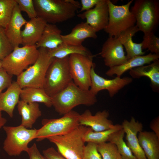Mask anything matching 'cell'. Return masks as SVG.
Returning <instances> with one entry per match:
<instances>
[{
    "instance_id": "1",
    "label": "cell",
    "mask_w": 159,
    "mask_h": 159,
    "mask_svg": "<svg viewBox=\"0 0 159 159\" xmlns=\"http://www.w3.org/2000/svg\"><path fill=\"white\" fill-rule=\"evenodd\" d=\"M37 17L48 24H55L73 18L80 8L74 0H33Z\"/></svg>"
},
{
    "instance_id": "2",
    "label": "cell",
    "mask_w": 159,
    "mask_h": 159,
    "mask_svg": "<svg viewBox=\"0 0 159 159\" xmlns=\"http://www.w3.org/2000/svg\"><path fill=\"white\" fill-rule=\"evenodd\" d=\"M51 98L52 106L56 111L61 115L72 110L77 106H91L97 102L96 95L90 90H85L81 89L73 81Z\"/></svg>"
},
{
    "instance_id": "3",
    "label": "cell",
    "mask_w": 159,
    "mask_h": 159,
    "mask_svg": "<svg viewBox=\"0 0 159 159\" xmlns=\"http://www.w3.org/2000/svg\"><path fill=\"white\" fill-rule=\"evenodd\" d=\"M90 127L79 125L65 134L47 139L54 144L57 151L67 159H83L85 143L84 137Z\"/></svg>"
},
{
    "instance_id": "4",
    "label": "cell",
    "mask_w": 159,
    "mask_h": 159,
    "mask_svg": "<svg viewBox=\"0 0 159 159\" xmlns=\"http://www.w3.org/2000/svg\"><path fill=\"white\" fill-rule=\"evenodd\" d=\"M69 56L54 58L47 71L42 88L52 97L64 89L72 81L69 68Z\"/></svg>"
},
{
    "instance_id": "5",
    "label": "cell",
    "mask_w": 159,
    "mask_h": 159,
    "mask_svg": "<svg viewBox=\"0 0 159 159\" xmlns=\"http://www.w3.org/2000/svg\"><path fill=\"white\" fill-rule=\"evenodd\" d=\"M135 25L144 34L154 32L159 23V2L157 0H136L130 10Z\"/></svg>"
},
{
    "instance_id": "6",
    "label": "cell",
    "mask_w": 159,
    "mask_h": 159,
    "mask_svg": "<svg viewBox=\"0 0 159 159\" xmlns=\"http://www.w3.org/2000/svg\"><path fill=\"white\" fill-rule=\"evenodd\" d=\"M38 49L39 55L35 62L17 77L16 81L21 89L43 87L47 71L53 58L50 56L48 49Z\"/></svg>"
},
{
    "instance_id": "7",
    "label": "cell",
    "mask_w": 159,
    "mask_h": 159,
    "mask_svg": "<svg viewBox=\"0 0 159 159\" xmlns=\"http://www.w3.org/2000/svg\"><path fill=\"white\" fill-rule=\"evenodd\" d=\"M39 54L36 45L16 47L2 60V68L10 75L17 77L35 62Z\"/></svg>"
},
{
    "instance_id": "8",
    "label": "cell",
    "mask_w": 159,
    "mask_h": 159,
    "mask_svg": "<svg viewBox=\"0 0 159 159\" xmlns=\"http://www.w3.org/2000/svg\"><path fill=\"white\" fill-rule=\"evenodd\" d=\"M80 115L72 110L59 118L43 119L42 126L37 130L36 140L41 141L50 137L69 132L79 125Z\"/></svg>"
},
{
    "instance_id": "9",
    "label": "cell",
    "mask_w": 159,
    "mask_h": 159,
    "mask_svg": "<svg viewBox=\"0 0 159 159\" xmlns=\"http://www.w3.org/2000/svg\"><path fill=\"white\" fill-rule=\"evenodd\" d=\"M6 132L3 149L10 156L19 155L23 152H26L29 143L36 138L37 130L27 128L21 125L17 126H4Z\"/></svg>"
},
{
    "instance_id": "10",
    "label": "cell",
    "mask_w": 159,
    "mask_h": 159,
    "mask_svg": "<svg viewBox=\"0 0 159 159\" xmlns=\"http://www.w3.org/2000/svg\"><path fill=\"white\" fill-rule=\"evenodd\" d=\"M133 1L132 0L124 5L119 6L107 0L109 21L104 30L109 37H117L122 32L135 25V17L130 9Z\"/></svg>"
},
{
    "instance_id": "11",
    "label": "cell",
    "mask_w": 159,
    "mask_h": 159,
    "mask_svg": "<svg viewBox=\"0 0 159 159\" xmlns=\"http://www.w3.org/2000/svg\"><path fill=\"white\" fill-rule=\"evenodd\" d=\"M94 56L77 54L69 56V70L72 81L84 90H89L91 85V71L95 66L92 62Z\"/></svg>"
},
{
    "instance_id": "12",
    "label": "cell",
    "mask_w": 159,
    "mask_h": 159,
    "mask_svg": "<svg viewBox=\"0 0 159 159\" xmlns=\"http://www.w3.org/2000/svg\"><path fill=\"white\" fill-rule=\"evenodd\" d=\"M95 66L91 71V85L90 90L96 95L100 91L106 90L110 96L113 97L119 91L125 86L132 82V78L128 77L123 78L116 77L112 79H107L97 74L95 70Z\"/></svg>"
},
{
    "instance_id": "13",
    "label": "cell",
    "mask_w": 159,
    "mask_h": 159,
    "mask_svg": "<svg viewBox=\"0 0 159 159\" xmlns=\"http://www.w3.org/2000/svg\"><path fill=\"white\" fill-rule=\"evenodd\" d=\"M105 64L109 68L120 65L128 59L123 47L117 37H109L103 43L100 53Z\"/></svg>"
},
{
    "instance_id": "14",
    "label": "cell",
    "mask_w": 159,
    "mask_h": 159,
    "mask_svg": "<svg viewBox=\"0 0 159 159\" xmlns=\"http://www.w3.org/2000/svg\"><path fill=\"white\" fill-rule=\"evenodd\" d=\"M77 16L82 19H86V22L96 32L104 30L109 21L107 0H100L94 8L79 14Z\"/></svg>"
},
{
    "instance_id": "15",
    "label": "cell",
    "mask_w": 159,
    "mask_h": 159,
    "mask_svg": "<svg viewBox=\"0 0 159 159\" xmlns=\"http://www.w3.org/2000/svg\"><path fill=\"white\" fill-rule=\"evenodd\" d=\"M126 134V144L137 159H147L139 143L137 135L143 131L142 124L133 117L130 121L125 120L121 125Z\"/></svg>"
},
{
    "instance_id": "16",
    "label": "cell",
    "mask_w": 159,
    "mask_h": 159,
    "mask_svg": "<svg viewBox=\"0 0 159 159\" xmlns=\"http://www.w3.org/2000/svg\"><path fill=\"white\" fill-rule=\"evenodd\" d=\"M109 112L106 110L97 112L93 115L90 110H86L79 118V125L90 127L93 131L99 132L116 127L118 124L114 125L108 119Z\"/></svg>"
},
{
    "instance_id": "17",
    "label": "cell",
    "mask_w": 159,
    "mask_h": 159,
    "mask_svg": "<svg viewBox=\"0 0 159 159\" xmlns=\"http://www.w3.org/2000/svg\"><path fill=\"white\" fill-rule=\"evenodd\" d=\"M47 24L38 17L27 21L21 32L22 44L23 46L36 45L40 40Z\"/></svg>"
},
{
    "instance_id": "18",
    "label": "cell",
    "mask_w": 159,
    "mask_h": 159,
    "mask_svg": "<svg viewBox=\"0 0 159 159\" xmlns=\"http://www.w3.org/2000/svg\"><path fill=\"white\" fill-rule=\"evenodd\" d=\"M26 22L17 4L9 22L4 28L6 35L14 48L22 44L21 29Z\"/></svg>"
},
{
    "instance_id": "19",
    "label": "cell",
    "mask_w": 159,
    "mask_h": 159,
    "mask_svg": "<svg viewBox=\"0 0 159 159\" xmlns=\"http://www.w3.org/2000/svg\"><path fill=\"white\" fill-rule=\"evenodd\" d=\"M159 58V55L151 53L146 55L136 56L128 59L122 64L109 68L106 74L110 77L116 74L117 77H121L122 74L127 71L150 64Z\"/></svg>"
},
{
    "instance_id": "20",
    "label": "cell",
    "mask_w": 159,
    "mask_h": 159,
    "mask_svg": "<svg viewBox=\"0 0 159 159\" xmlns=\"http://www.w3.org/2000/svg\"><path fill=\"white\" fill-rule=\"evenodd\" d=\"M96 32L86 22H82L77 24L71 32L67 34L62 35L64 43L74 45H82L86 39H94L97 37Z\"/></svg>"
},
{
    "instance_id": "21",
    "label": "cell",
    "mask_w": 159,
    "mask_h": 159,
    "mask_svg": "<svg viewBox=\"0 0 159 159\" xmlns=\"http://www.w3.org/2000/svg\"><path fill=\"white\" fill-rule=\"evenodd\" d=\"M22 89L16 81L12 82L6 91L0 94V112L4 111L12 118L15 106L19 101Z\"/></svg>"
},
{
    "instance_id": "22",
    "label": "cell",
    "mask_w": 159,
    "mask_h": 159,
    "mask_svg": "<svg viewBox=\"0 0 159 159\" xmlns=\"http://www.w3.org/2000/svg\"><path fill=\"white\" fill-rule=\"evenodd\" d=\"M129 74L133 78L143 76L150 81V87L153 91L159 90V60L157 59L149 64L137 67L130 70Z\"/></svg>"
},
{
    "instance_id": "23",
    "label": "cell",
    "mask_w": 159,
    "mask_h": 159,
    "mask_svg": "<svg viewBox=\"0 0 159 159\" xmlns=\"http://www.w3.org/2000/svg\"><path fill=\"white\" fill-rule=\"evenodd\" d=\"M138 137L147 159H159V138L154 132L142 131Z\"/></svg>"
},
{
    "instance_id": "24",
    "label": "cell",
    "mask_w": 159,
    "mask_h": 159,
    "mask_svg": "<svg viewBox=\"0 0 159 159\" xmlns=\"http://www.w3.org/2000/svg\"><path fill=\"white\" fill-rule=\"evenodd\" d=\"M62 31L55 24H47L40 40L36 44L38 49H55L63 43Z\"/></svg>"
},
{
    "instance_id": "25",
    "label": "cell",
    "mask_w": 159,
    "mask_h": 159,
    "mask_svg": "<svg viewBox=\"0 0 159 159\" xmlns=\"http://www.w3.org/2000/svg\"><path fill=\"white\" fill-rule=\"evenodd\" d=\"M139 31L138 27L135 25L122 32L117 37L125 47L128 59L145 54V52L143 51L141 43H135L132 40L133 36Z\"/></svg>"
},
{
    "instance_id": "26",
    "label": "cell",
    "mask_w": 159,
    "mask_h": 159,
    "mask_svg": "<svg viewBox=\"0 0 159 159\" xmlns=\"http://www.w3.org/2000/svg\"><path fill=\"white\" fill-rule=\"evenodd\" d=\"M19 113L21 117V125L31 129L37 120L42 115L38 103H27L20 100L17 104Z\"/></svg>"
},
{
    "instance_id": "27",
    "label": "cell",
    "mask_w": 159,
    "mask_h": 159,
    "mask_svg": "<svg viewBox=\"0 0 159 159\" xmlns=\"http://www.w3.org/2000/svg\"><path fill=\"white\" fill-rule=\"evenodd\" d=\"M20 98L21 100L27 103L40 102L48 107L52 106L51 97L43 88L26 87L22 88Z\"/></svg>"
},
{
    "instance_id": "28",
    "label": "cell",
    "mask_w": 159,
    "mask_h": 159,
    "mask_svg": "<svg viewBox=\"0 0 159 159\" xmlns=\"http://www.w3.org/2000/svg\"><path fill=\"white\" fill-rule=\"evenodd\" d=\"M48 52L51 57L58 59L63 58L74 54L87 56L93 55L90 51L82 45L77 46L64 43L55 49H48Z\"/></svg>"
},
{
    "instance_id": "29",
    "label": "cell",
    "mask_w": 159,
    "mask_h": 159,
    "mask_svg": "<svg viewBox=\"0 0 159 159\" xmlns=\"http://www.w3.org/2000/svg\"><path fill=\"white\" fill-rule=\"evenodd\" d=\"M125 134L122 128L111 135L107 142L116 146L122 159H137L124 140Z\"/></svg>"
},
{
    "instance_id": "30",
    "label": "cell",
    "mask_w": 159,
    "mask_h": 159,
    "mask_svg": "<svg viewBox=\"0 0 159 159\" xmlns=\"http://www.w3.org/2000/svg\"><path fill=\"white\" fill-rule=\"evenodd\" d=\"M122 129L121 125L118 124L113 128L99 132H95L90 127L85 134L84 140L85 142L92 143L97 145L107 142L111 135Z\"/></svg>"
},
{
    "instance_id": "31",
    "label": "cell",
    "mask_w": 159,
    "mask_h": 159,
    "mask_svg": "<svg viewBox=\"0 0 159 159\" xmlns=\"http://www.w3.org/2000/svg\"><path fill=\"white\" fill-rule=\"evenodd\" d=\"M16 4V0H0V27H6Z\"/></svg>"
},
{
    "instance_id": "32",
    "label": "cell",
    "mask_w": 159,
    "mask_h": 159,
    "mask_svg": "<svg viewBox=\"0 0 159 159\" xmlns=\"http://www.w3.org/2000/svg\"><path fill=\"white\" fill-rule=\"evenodd\" d=\"M97 149L102 159H122L116 146L108 142L97 145Z\"/></svg>"
},
{
    "instance_id": "33",
    "label": "cell",
    "mask_w": 159,
    "mask_h": 159,
    "mask_svg": "<svg viewBox=\"0 0 159 159\" xmlns=\"http://www.w3.org/2000/svg\"><path fill=\"white\" fill-rule=\"evenodd\" d=\"M142 49H147L151 53L159 55V38L151 32L144 34L141 42Z\"/></svg>"
},
{
    "instance_id": "34",
    "label": "cell",
    "mask_w": 159,
    "mask_h": 159,
    "mask_svg": "<svg viewBox=\"0 0 159 159\" xmlns=\"http://www.w3.org/2000/svg\"><path fill=\"white\" fill-rule=\"evenodd\" d=\"M14 48L6 35L4 28L0 27V60L2 61Z\"/></svg>"
},
{
    "instance_id": "35",
    "label": "cell",
    "mask_w": 159,
    "mask_h": 159,
    "mask_svg": "<svg viewBox=\"0 0 159 159\" xmlns=\"http://www.w3.org/2000/svg\"><path fill=\"white\" fill-rule=\"evenodd\" d=\"M21 11L25 12L30 19L37 17L33 0H16Z\"/></svg>"
},
{
    "instance_id": "36",
    "label": "cell",
    "mask_w": 159,
    "mask_h": 159,
    "mask_svg": "<svg viewBox=\"0 0 159 159\" xmlns=\"http://www.w3.org/2000/svg\"><path fill=\"white\" fill-rule=\"evenodd\" d=\"M97 146L95 143H88L85 147L83 159H102Z\"/></svg>"
},
{
    "instance_id": "37",
    "label": "cell",
    "mask_w": 159,
    "mask_h": 159,
    "mask_svg": "<svg viewBox=\"0 0 159 159\" xmlns=\"http://www.w3.org/2000/svg\"><path fill=\"white\" fill-rule=\"evenodd\" d=\"M12 77L2 68L0 69V94L11 84Z\"/></svg>"
},
{
    "instance_id": "38",
    "label": "cell",
    "mask_w": 159,
    "mask_h": 159,
    "mask_svg": "<svg viewBox=\"0 0 159 159\" xmlns=\"http://www.w3.org/2000/svg\"><path fill=\"white\" fill-rule=\"evenodd\" d=\"M42 153L47 159H67L52 147L43 150Z\"/></svg>"
},
{
    "instance_id": "39",
    "label": "cell",
    "mask_w": 159,
    "mask_h": 159,
    "mask_svg": "<svg viewBox=\"0 0 159 159\" xmlns=\"http://www.w3.org/2000/svg\"><path fill=\"white\" fill-rule=\"evenodd\" d=\"M26 153L28 155L29 159H47L40 153L35 143L29 147Z\"/></svg>"
},
{
    "instance_id": "40",
    "label": "cell",
    "mask_w": 159,
    "mask_h": 159,
    "mask_svg": "<svg viewBox=\"0 0 159 159\" xmlns=\"http://www.w3.org/2000/svg\"><path fill=\"white\" fill-rule=\"evenodd\" d=\"M100 0H81L79 12L86 11L93 8Z\"/></svg>"
},
{
    "instance_id": "41",
    "label": "cell",
    "mask_w": 159,
    "mask_h": 159,
    "mask_svg": "<svg viewBox=\"0 0 159 159\" xmlns=\"http://www.w3.org/2000/svg\"><path fill=\"white\" fill-rule=\"evenodd\" d=\"M150 127L153 132L159 138V117H155L151 122Z\"/></svg>"
},
{
    "instance_id": "42",
    "label": "cell",
    "mask_w": 159,
    "mask_h": 159,
    "mask_svg": "<svg viewBox=\"0 0 159 159\" xmlns=\"http://www.w3.org/2000/svg\"><path fill=\"white\" fill-rule=\"evenodd\" d=\"M7 122V120L3 117L1 112H0V129L3 127Z\"/></svg>"
},
{
    "instance_id": "43",
    "label": "cell",
    "mask_w": 159,
    "mask_h": 159,
    "mask_svg": "<svg viewBox=\"0 0 159 159\" xmlns=\"http://www.w3.org/2000/svg\"><path fill=\"white\" fill-rule=\"evenodd\" d=\"M2 68V61L0 60V69Z\"/></svg>"
}]
</instances>
